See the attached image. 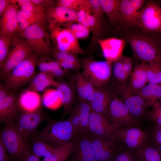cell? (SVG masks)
<instances>
[{
  "label": "cell",
  "instance_id": "1",
  "mask_svg": "<svg viewBox=\"0 0 161 161\" xmlns=\"http://www.w3.org/2000/svg\"><path fill=\"white\" fill-rule=\"evenodd\" d=\"M76 134L68 120H50L42 130L35 133L32 137V139L42 140L51 146L56 145L57 148L72 140Z\"/></svg>",
  "mask_w": 161,
  "mask_h": 161
},
{
  "label": "cell",
  "instance_id": "2",
  "mask_svg": "<svg viewBox=\"0 0 161 161\" xmlns=\"http://www.w3.org/2000/svg\"><path fill=\"white\" fill-rule=\"evenodd\" d=\"M82 64L83 76L95 88L107 85L111 78L112 63L106 61H98L85 58Z\"/></svg>",
  "mask_w": 161,
  "mask_h": 161
},
{
  "label": "cell",
  "instance_id": "3",
  "mask_svg": "<svg viewBox=\"0 0 161 161\" xmlns=\"http://www.w3.org/2000/svg\"><path fill=\"white\" fill-rule=\"evenodd\" d=\"M37 56L30 53L4 78V84L16 90L32 80L35 76Z\"/></svg>",
  "mask_w": 161,
  "mask_h": 161
},
{
  "label": "cell",
  "instance_id": "4",
  "mask_svg": "<svg viewBox=\"0 0 161 161\" xmlns=\"http://www.w3.org/2000/svg\"><path fill=\"white\" fill-rule=\"evenodd\" d=\"M0 142L10 155L19 161H24L30 148L14 124L6 125L1 132Z\"/></svg>",
  "mask_w": 161,
  "mask_h": 161
},
{
  "label": "cell",
  "instance_id": "5",
  "mask_svg": "<svg viewBox=\"0 0 161 161\" xmlns=\"http://www.w3.org/2000/svg\"><path fill=\"white\" fill-rule=\"evenodd\" d=\"M127 40L134 54L142 62L161 64V49L153 40L138 35H129Z\"/></svg>",
  "mask_w": 161,
  "mask_h": 161
},
{
  "label": "cell",
  "instance_id": "6",
  "mask_svg": "<svg viewBox=\"0 0 161 161\" xmlns=\"http://www.w3.org/2000/svg\"><path fill=\"white\" fill-rule=\"evenodd\" d=\"M137 19V25L143 32L161 33V6L154 1L147 2L138 11Z\"/></svg>",
  "mask_w": 161,
  "mask_h": 161
},
{
  "label": "cell",
  "instance_id": "7",
  "mask_svg": "<svg viewBox=\"0 0 161 161\" xmlns=\"http://www.w3.org/2000/svg\"><path fill=\"white\" fill-rule=\"evenodd\" d=\"M110 89L121 99L135 117L142 116L148 107L142 98L126 84L112 82Z\"/></svg>",
  "mask_w": 161,
  "mask_h": 161
},
{
  "label": "cell",
  "instance_id": "8",
  "mask_svg": "<svg viewBox=\"0 0 161 161\" xmlns=\"http://www.w3.org/2000/svg\"><path fill=\"white\" fill-rule=\"evenodd\" d=\"M20 35L39 55L44 56L49 54L50 47L49 35L43 25H32Z\"/></svg>",
  "mask_w": 161,
  "mask_h": 161
},
{
  "label": "cell",
  "instance_id": "9",
  "mask_svg": "<svg viewBox=\"0 0 161 161\" xmlns=\"http://www.w3.org/2000/svg\"><path fill=\"white\" fill-rule=\"evenodd\" d=\"M121 128L106 115L91 110L88 126V131L91 134L101 137H116V133Z\"/></svg>",
  "mask_w": 161,
  "mask_h": 161
},
{
  "label": "cell",
  "instance_id": "10",
  "mask_svg": "<svg viewBox=\"0 0 161 161\" xmlns=\"http://www.w3.org/2000/svg\"><path fill=\"white\" fill-rule=\"evenodd\" d=\"M106 115L110 120L121 127H132L137 124L136 118L131 114L122 100L113 92Z\"/></svg>",
  "mask_w": 161,
  "mask_h": 161
},
{
  "label": "cell",
  "instance_id": "11",
  "mask_svg": "<svg viewBox=\"0 0 161 161\" xmlns=\"http://www.w3.org/2000/svg\"><path fill=\"white\" fill-rule=\"evenodd\" d=\"M12 48L5 60L1 72V78L4 79L31 52L32 48L24 40L13 38Z\"/></svg>",
  "mask_w": 161,
  "mask_h": 161
},
{
  "label": "cell",
  "instance_id": "12",
  "mask_svg": "<svg viewBox=\"0 0 161 161\" xmlns=\"http://www.w3.org/2000/svg\"><path fill=\"white\" fill-rule=\"evenodd\" d=\"M45 118L39 109L31 112H22L18 114L14 124L25 141L28 143L36 130Z\"/></svg>",
  "mask_w": 161,
  "mask_h": 161
},
{
  "label": "cell",
  "instance_id": "13",
  "mask_svg": "<svg viewBox=\"0 0 161 161\" xmlns=\"http://www.w3.org/2000/svg\"><path fill=\"white\" fill-rule=\"evenodd\" d=\"M44 9L49 30L61 26L66 27L78 22L77 12L75 10L53 5Z\"/></svg>",
  "mask_w": 161,
  "mask_h": 161
},
{
  "label": "cell",
  "instance_id": "14",
  "mask_svg": "<svg viewBox=\"0 0 161 161\" xmlns=\"http://www.w3.org/2000/svg\"><path fill=\"white\" fill-rule=\"evenodd\" d=\"M50 37L58 49L74 53L83 54L78 39L67 28L57 27L50 30Z\"/></svg>",
  "mask_w": 161,
  "mask_h": 161
},
{
  "label": "cell",
  "instance_id": "15",
  "mask_svg": "<svg viewBox=\"0 0 161 161\" xmlns=\"http://www.w3.org/2000/svg\"><path fill=\"white\" fill-rule=\"evenodd\" d=\"M116 137L128 147L138 151L145 145L149 138L146 131L136 127L120 128L116 134Z\"/></svg>",
  "mask_w": 161,
  "mask_h": 161
},
{
  "label": "cell",
  "instance_id": "16",
  "mask_svg": "<svg viewBox=\"0 0 161 161\" xmlns=\"http://www.w3.org/2000/svg\"><path fill=\"white\" fill-rule=\"evenodd\" d=\"M96 161H108L116 147V137H104L89 135Z\"/></svg>",
  "mask_w": 161,
  "mask_h": 161
},
{
  "label": "cell",
  "instance_id": "17",
  "mask_svg": "<svg viewBox=\"0 0 161 161\" xmlns=\"http://www.w3.org/2000/svg\"><path fill=\"white\" fill-rule=\"evenodd\" d=\"M106 61L112 63L122 56L123 51L126 44L122 39L114 38L97 39Z\"/></svg>",
  "mask_w": 161,
  "mask_h": 161
},
{
  "label": "cell",
  "instance_id": "18",
  "mask_svg": "<svg viewBox=\"0 0 161 161\" xmlns=\"http://www.w3.org/2000/svg\"><path fill=\"white\" fill-rule=\"evenodd\" d=\"M145 1L143 0H120L119 21L129 25H137V15Z\"/></svg>",
  "mask_w": 161,
  "mask_h": 161
},
{
  "label": "cell",
  "instance_id": "19",
  "mask_svg": "<svg viewBox=\"0 0 161 161\" xmlns=\"http://www.w3.org/2000/svg\"><path fill=\"white\" fill-rule=\"evenodd\" d=\"M19 110L17 99L14 94L0 100V121L5 125L14 124Z\"/></svg>",
  "mask_w": 161,
  "mask_h": 161
},
{
  "label": "cell",
  "instance_id": "20",
  "mask_svg": "<svg viewBox=\"0 0 161 161\" xmlns=\"http://www.w3.org/2000/svg\"><path fill=\"white\" fill-rule=\"evenodd\" d=\"M17 12L16 6L11 2L2 15L0 22V35H11L18 31L19 25Z\"/></svg>",
  "mask_w": 161,
  "mask_h": 161
},
{
  "label": "cell",
  "instance_id": "21",
  "mask_svg": "<svg viewBox=\"0 0 161 161\" xmlns=\"http://www.w3.org/2000/svg\"><path fill=\"white\" fill-rule=\"evenodd\" d=\"M113 92L106 86L96 88L89 103L92 110L106 115Z\"/></svg>",
  "mask_w": 161,
  "mask_h": 161
},
{
  "label": "cell",
  "instance_id": "22",
  "mask_svg": "<svg viewBox=\"0 0 161 161\" xmlns=\"http://www.w3.org/2000/svg\"><path fill=\"white\" fill-rule=\"evenodd\" d=\"M17 18L18 22L20 23L18 30L20 35L33 24L44 25L47 20L45 11L27 12L21 10L18 11Z\"/></svg>",
  "mask_w": 161,
  "mask_h": 161
},
{
  "label": "cell",
  "instance_id": "23",
  "mask_svg": "<svg viewBox=\"0 0 161 161\" xmlns=\"http://www.w3.org/2000/svg\"><path fill=\"white\" fill-rule=\"evenodd\" d=\"M56 89L64 106L62 117L70 112L75 100V88L72 83L64 81H58Z\"/></svg>",
  "mask_w": 161,
  "mask_h": 161
},
{
  "label": "cell",
  "instance_id": "24",
  "mask_svg": "<svg viewBox=\"0 0 161 161\" xmlns=\"http://www.w3.org/2000/svg\"><path fill=\"white\" fill-rule=\"evenodd\" d=\"M135 92L140 96L148 107L154 108L161 105V88L159 84L148 83Z\"/></svg>",
  "mask_w": 161,
  "mask_h": 161
},
{
  "label": "cell",
  "instance_id": "25",
  "mask_svg": "<svg viewBox=\"0 0 161 161\" xmlns=\"http://www.w3.org/2000/svg\"><path fill=\"white\" fill-rule=\"evenodd\" d=\"M75 84L79 100L89 103L96 89L94 86L83 77L82 73L78 71L74 77Z\"/></svg>",
  "mask_w": 161,
  "mask_h": 161
},
{
  "label": "cell",
  "instance_id": "26",
  "mask_svg": "<svg viewBox=\"0 0 161 161\" xmlns=\"http://www.w3.org/2000/svg\"><path fill=\"white\" fill-rule=\"evenodd\" d=\"M147 69L148 63L145 62H142L134 68L128 85L132 91H137L148 83Z\"/></svg>",
  "mask_w": 161,
  "mask_h": 161
},
{
  "label": "cell",
  "instance_id": "27",
  "mask_svg": "<svg viewBox=\"0 0 161 161\" xmlns=\"http://www.w3.org/2000/svg\"><path fill=\"white\" fill-rule=\"evenodd\" d=\"M39 95L31 90L22 92L17 99L19 110L22 112H31L39 109L41 100Z\"/></svg>",
  "mask_w": 161,
  "mask_h": 161
},
{
  "label": "cell",
  "instance_id": "28",
  "mask_svg": "<svg viewBox=\"0 0 161 161\" xmlns=\"http://www.w3.org/2000/svg\"><path fill=\"white\" fill-rule=\"evenodd\" d=\"M77 139L75 151L79 161H96L89 135L81 134Z\"/></svg>",
  "mask_w": 161,
  "mask_h": 161
},
{
  "label": "cell",
  "instance_id": "29",
  "mask_svg": "<svg viewBox=\"0 0 161 161\" xmlns=\"http://www.w3.org/2000/svg\"><path fill=\"white\" fill-rule=\"evenodd\" d=\"M77 139H73L61 146L55 148L50 157H44L42 161H66L69 156L75 151Z\"/></svg>",
  "mask_w": 161,
  "mask_h": 161
},
{
  "label": "cell",
  "instance_id": "30",
  "mask_svg": "<svg viewBox=\"0 0 161 161\" xmlns=\"http://www.w3.org/2000/svg\"><path fill=\"white\" fill-rule=\"evenodd\" d=\"M102 9L112 23L119 21L120 0H100Z\"/></svg>",
  "mask_w": 161,
  "mask_h": 161
},
{
  "label": "cell",
  "instance_id": "31",
  "mask_svg": "<svg viewBox=\"0 0 161 161\" xmlns=\"http://www.w3.org/2000/svg\"><path fill=\"white\" fill-rule=\"evenodd\" d=\"M30 148L32 152L39 157L48 158L52 156L55 148L42 140L32 139Z\"/></svg>",
  "mask_w": 161,
  "mask_h": 161
},
{
  "label": "cell",
  "instance_id": "32",
  "mask_svg": "<svg viewBox=\"0 0 161 161\" xmlns=\"http://www.w3.org/2000/svg\"><path fill=\"white\" fill-rule=\"evenodd\" d=\"M42 101L45 107L53 110L56 109L62 105L56 89H49L46 90L43 94Z\"/></svg>",
  "mask_w": 161,
  "mask_h": 161
},
{
  "label": "cell",
  "instance_id": "33",
  "mask_svg": "<svg viewBox=\"0 0 161 161\" xmlns=\"http://www.w3.org/2000/svg\"><path fill=\"white\" fill-rule=\"evenodd\" d=\"M74 109L79 115L83 134H87L89 118L91 110L89 103L79 100Z\"/></svg>",
  "mask_w": 161,
  "mask_h": 161
},
{
  "label": "cell",
  "instance_id": "34",
  "mask_svg": "<svg viewBox=\"0 0 161 161\" xmlns=\"http://www.w3.org/2000/svg\"><path fill=\"white\" fill-rule=\"evenodd\" d=\"M137 151L138 161H161V154L154 146L145 145Z\"/></svg>",
  "mask_w": 161,
  "mask_h": 161
},
{
  "label": "cell",
  "instance_id": "35",
  "mask_svg": "<svg viewBox=\"0 0 161 161\" xmlns=\"http://www.w3.org/2000/svg\"><path fill=\"white\" fill-rule=\"evenodd\" d=\"M112 67V76L115 80L114 82L126 84L129 78L125 71L121 57L114 62Z\"/></svg>",
  "mask_w": 161,
  "mask_h": 161
},
{
  "label": "cell",
  "instance_id": "36",
  "mask_svg": "<svg viewBox=\"0 0 161 161\" xmlns=\"http://www.w3.org/2000/svg\"><path fill=\"white\" fill-rule=\"evenodd\" d=\"M13 38V34L0 35V66L2 69Z\"/></svg>",
  "mask_w": 161,
  "mask_h": 161
},
{
  "label": "cell",
  "instance_id": "37",
  "mask_svg": "<svg viewBox=\"0 0 161 161\" xmlns=\"http://www.w3.org/2000/svg\"><path fill=\"white\" fill-rule=\"evenodd\" d=\"M147 76L148 83L159 84L160 83L161 64L148 63Z\"/></svg>",
  "mask_w": 161,
  "mask_h": 161
},
{
  "label": "cell",
  "instance_id": "38",
  "mask_svg": "<svg viewBox=\"0 0 161 161\" xmlns=\"http://www.w3.org/2000/svg\"><path fill=\"white\" fill-rule=\"evenodd\" d=\"M77 39H83L88 37L90 30L78 23H73L66 27Z\"/></svg>",
  "mask_w": 161,
  "mask_h": 161
},
{
  "label": "cell",
  "instance_id": "39",
  "mask_svg": "<svg viewBox=\"0 0 161 161\" xmlns=\"http://www.w3.org/2000/svg\"><path fill=\"white\" fill-rule=\"evenodd\" d=\"M77 12L78 22L90 29L88 23V18L92 12L88 0H87Z\"/></svg>",
  "mask_w": 161,
  "mask_h": 161
},
{
  "label": "cell",
  "instance_id": "40",
  "mask_svg": "<svg viewBox=\"0 0 161 161\" xmlns=\"http://www.w3.org/2000/svg\"><path fill=\"white\" fill-rule=\"evenodd\" d=\"M11 2H17L21 7V10L27 12H38L45 11L44 8L40 5L36 4L31 0H11Z\"/></svg>",
  "mask_w": 161,
  "mask_h": 161
},
{
  "label": "cell",
  "instance_id": "41",
  "mask_svg": "<svg viewBox=\"0 0 161 161\" xmlns=\"http://www.w3.org/2000/svg\"><path fill=\"white\" fill-rule=\"evenodd\" d=\"M86 0H59L56 6L64 7L77 12L86 2Z\"/></svg>",
  "mask_w": 161,
  "mask_h": 161
},
{
  "label": "cell",
  "instance_id": "42",
  "mask_svg": "<svg viewBox=\"0 0 161 161\" xmlns=\"http://www.w3.org/2000/svg\"><path fill=\"white\" fill-rule=\"evenodd\" d=\"M70 112L71 115L67 120L70 122L76 133L83 134L81 121L78 113L74 108H72Z\"/></svg>",
  "mask_w": 161,
  "mask_h": 161
},
{
  "label": "cell",
  "instance_id": "43",
  "mask_svg": "<svg viewBox=\"0 0 161 161\" xmlns=\"http://www.w3.org/2000/svg\"><path fill=\"white\" fill-rule=\"evenodd\" d=\"M59 82L56 81L52 76L44 80L39 83L31 90L37 92L43 91L47 87L50 86L57 87Z\"/></svg>",
  "mask_w": 161,
  "mask_h": 161
},
{
  "label": "cell",
  "instance_id": "44",
  "mask_svg": "<svg viewBox=\"0 0 161 161\" xmlns=\"http://www.w3.org/2000/svg\"><path fill=\"white\" fill-rule=\"evenodd\" d=\"M88 1L93 15L96 17H102L104 13L101 7L100 0Z\"/></svg>",
  "mask_w": 161,
  "mask_h": 161
},
{
  "label": "cell",
  "instance_id": "45",
  "mask_svg": "<svg viewBox=\"0 0 161 161\" xmlns=\"http://www.w3.org/2000/svg\"><path fill=\"white\" fill-rule=\"evenodd\" d=\"M53 76L49 72H42L35 75L30 83L29 87L31 90L43 80Z\"/></svg>",
  "mask_w": 161,
  "mask_h": 161
},
{
  "label": "cell",
  "instance_id": "46",
  "mask_svg": "<svg viewBox=\"0 0 161 161\" xmlns=\"http://www.w3.org/2000/svg\"><path fill=\"white\" fill-rule=\"evenodd\" d=\"M121 57L125 72L127 75L130 76L132 72V61L129 57L122 55Z\"/></svg>",
  "mask_w": 161,
  "mask_h": 161
},
{
  "label": "cell",
  "instance_id": "47",
  "mask_svg": "<svg viewBox=\"0 0 161 161\" xmlns=\"http://www.w3.org/2000/svg\"><path fill=\"white\" fill-rule=\"evenodd\" d=\"M112 161H135V160L131 153L124 152L118 154Z\"/></svg>",
  "mask_w": 161,
  "mask_h": 161
},
{
  "label": "cell",
  "instance_id": "48",
  "mask_svg": "<svg viewBox=\"0 0 161 161\" xmlns=\"http://www.w3.org/2000/svg\"><path fill=\"white\" fill-rule=\"evenodd\" d=\"M58 61L61 67L67 70L68 69L78 70L81 66V64L72 63L65 60Z\"/></svg>",
  "mask_w": 161,
  "mask_h": 161
},
{
  "label": "cell",
  "instance_id": "49",
  "mask_svg": "<svg viewBox=\"0 0 161 161\" xmlns=\"http://www.w3.org/2000/svg\"><path fill=\"white\" fill-rule=\"evenodd\" d=\"M71 53L62 50L57 48L53 51V55L56 59L58 61L65 60Z\"/></svg>",
  "mask_w": 161,
  "mask_h": 161
},
{
  "label": "cell",
  "instance_id": "50",
  "mask_svg": "<svg viewBox=\"0 0 161 161\" xmlns=\"http://www.w3.org/2000/svg\"><path fill=\"white\" fill-rule=\"evenodd\" d=\"M13 94L11 89L7 87L5 84L0 83V100L5 98Z\"/></svg>",
  "mask_w": 161,
  "mask_h": 161
},
{
  "label": "cell",
  "instance_id": "51",
  "mask_svg": "<svg viewBox=\"0 0 161 161\" xmlns=\"http://www.w3.org/2000/svg\"><path fill=\"white\" fill-rule=\"evenodd\" d=\"M153 133L155 145L161 144V126H157Z\"/></svg>",
  "mask_w": 161,
  "mask_h": 161
},
{
  "label": "cell",
  "instance_id": "52",
  "mask_svg": "<svg viewBox=\"0 0 161 161\" xmlns=\"http://www.w3.org/2000/svg\"><path fill=\"white\" fill-rule=\"evenodd\" d=\"M149 115L150 119L154 121L161 116V105L154 108L150 112Z\"/></svg>",
  "mask_w": 161,
  "mask_h": 161
},
{
  "label": "cell",
  "instance_id": "53",
  "mask_svg": "<svg viewBox=\"0 0 161 161\" xmlns=\"http://www.w3.org/2000/svg\"><path fill=\"white\" fill-rule=\"evenodd\" d=\"M61 66L58 67L50 73L53 76L60 78L66 75L68 73L67 70H63Z\"/></svg>",
  "mask_w": 161,
  "mask_h": 161
},
{
  "label": "cell",
  "instance_id": "54",
  "mask_svg": "<svg viewBox=\"0 0 161 161\" xmlns=\"http://www.w3.org/2000/svg\"><path fill=\"white\" fill-rule=\"evenodd\" d=\"M39 69L41 72H49V66L48 62L44 60H41L37 62Z\"/></svg>",
  "mask_w": 161,
  "mask_h": 161
},
{
  "label": "cell",
  "instance_id": "55",
  "mask_svg": "<svg viewBox=\"0 0 161 161\" xmlns=\"http://www.w3.org/2000/svg\"><path fill=\"white\" fill-rule=\"evenodd\" d=\"M34 4L40 5L44 7H50L53 6V0H31Z\"/></svg>",
  "mask_w": 161,
  "mask_h": 161
},
{
  "label": "cell",
  "instance_id": "56",
  "mask_svg": "<svg viewBox=\"0 0 161 161\" xmlns=\"http://www.w3.org/2000/svg\"><path fill=\"white\" fill-rule=\"evenodd\" d=\"M6 150L0 142V161H9Z\"/></svg>",
  "mask_w": 161,
  "mask_h": 161
},
{
  "label": "cell",
  "instance_id": "57",
  "mask_svg": "<svg viewBox=\"0 0 161 161\" xmlns=\"http://www.w3.org/2000/svg\"><path fill=\"white\" fill-rule=\"evenodd\" d=\"M24 161H40L39 157L31 151L30 148L28 150Z\"/></svg>",
  "mask_w": 161,
  "mask_h": 161
},
{
  "label": "cell",
  "instance_id": "58",
  "mask_svg": "<svg viewBox=\"0 0 161 161\" xmlns=\"http://www.w3.org/2000/svg\"><path fill=\"white\" fill-rule=\"evenodd\" d=\"M11 0H0V14L2 15Z\"/></svg>",
  "mask_w": 161,
  "mask_h": 161
},
{
  "label": "cell",
  "instance_id": "59",
  "mask_svg": "<svg viewBox=\"0 0 161 161\" xmlns=\"http://www.w3.org/2000/svg\"><path fill=\"white\" fill-rule=\"evenodd\" d=\"M155 122L157 123L158 126H161V116L157 118Z\"/></svg>",
  "mask_w": 161,
  "mask_h": 161
},
{
  "label": "cell",
  "instance_id": "60",
  "mask_svg": "<svg viewBox=\"0 0 161 161\" xmlns=\"http://www.w3.org/2000/svg\"><path fill=\"white\" fill-rule=\"evenodd\" d=\"M154 147L161 154V144L154 145Z\"/></svg>",
  "mask_w": 161,
  "mask_h": 161
},
{
  "label": "cell",
  "instance_id": "61",
  "mask_svg": "<svg viewBox=\"0 0 161 161\" xmlns=\"http://www.w3.org/2000/svg\"><path fill=\"white\" fill-rule=\"evenodd\" d=\"M160 87H161V83H160Z\"/></svg>",
  "mask_w": 161,
  "mask_h": 161
},
{
  "label": "cell",
  "instance_id": "62",
  "mask_svg": "<svg viewBox=\"0 0 161 161\" xmlns=\"http://www.w3.org/2000/svg\"><path fill=\"white\" fill-rule=\"evenodd\" d=\"M160 2L161 3V0L160 1Z\"/></svg>",
  "mask_w": 161,
  "mask_h": 161
}]
</instances>
